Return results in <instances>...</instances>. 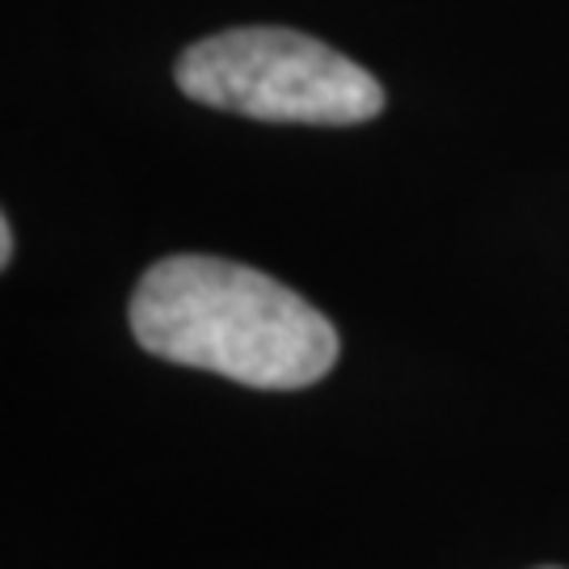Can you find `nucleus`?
Instances as JSON below:
<instances>
[{
  "instance_id": "nucleus-1",
  "label": "nucleus",
  "mask_w": 569,
  "mask_h": 569,
  "mask_svg": "<svg viewBox=\"0 0 569 569\" xmlns=\"http://www.w3.org/2000/svg\"><path fill=\"white\" fill-rule=\"evenodd\" d=\"M127 321L148 355L249 388H308L338 363V329L321 308L253 266L211 253L148 266Z\"/></svg>"
},
{
  "instance_id": "nucleus-2",
  "label": "nucleus",
  "mask_w": 569,
  "mask_h": 569,
  "mask_svg": "<svg viewBox=\"0 0 569 569\" xmlns=\"http://www.w3.org/2000/svg\"><path fill=\"white\" fill-rule=\"evenodd\" d=\"M178 89L190 102L262 122L355 127L385 110V89L367 68L283 26H241L186 47Z\"/></svg>"
},
{
  "instance_id": "nucleus-3",
  "label": "nucleus",
  "mask_w": 569,
  "mask_h": 569,
  "mask_svg": "<svg viewBox=\"0 0 569 569\" xmlns=\"http://www.w3.org/2000/svg\"><path fill=\"white\" fill-rule=\"evenodd\" d=\"M13 262V224H9V216L0 220V266Z\"/></svg>"
},
{
  "instance_id": "nucleus-4",
  "label": "nucleus",
  "mask_w": 569,
  "mask_h": 569,
  "mask_svg": "<svg viewBox=\"0 0 569 569\" xmlns=\"http://www.w3.org/2000/svg\"><path fill=\"white\" fill-rule=\"evenodd\" d=\"M545 569H557V566H545Z\"/></svg>"
}]
</instances>
